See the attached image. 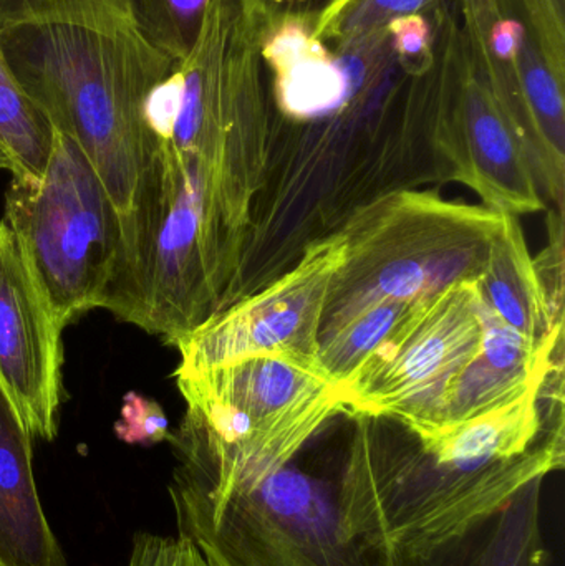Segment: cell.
Returning a JSON list of instances; mask_svg holds the SVG:
<instances>
[{
    "mask_svg": "<svg viewBox=\"0 0 565 566\" xmlns=\"http://www.w3.org/2000/svg\"><path fill=\"white\" fill-rule=\"evenodd\" d=\"M62 323L6 221H0V386L32 438L53 441L62 402Z\"/></svg>",
    "mask_w": 565,
    "mask_h": 566,
    "instance_id": "11",
    "label": "cell"
},
{
    "mask_svg": "<svg viewBox=\"0 0 565 566\" xmlns=\"http://www.w3.org/2000/svg\"><path fill=\"white\" fill-rule=\"evenodd\" d=\"M0 169H6V171L12 172V163L7 158V155L2 149H0Z\"/></svg>",
    "mask_w": 565,
    "mask_h": 566,
    "instance_id": "27",
    "label": "cell"
},
{
    "mask_svg": "<svg viewBox=\"0 0 565 566\" xmlns=\"http://www.w3.org/2000/svg\"><path fill=\"white\" fill-rule=\"evenodd\" d=\"M202 555L188 541L139 532L128 566H201Z\"/></svg>",
    "mask_w": 565,
    "mask_h": 566,
    "instance_id": "25",
    "label": "cell"
},
{
    "mask_svg": "<svg viewBox=\"0 0 565 566\" xmlns=\"http://www.w3.org/2000/svg\"><path fill=\"white\" fill-rule=\"evenodd\" d=\"M0 45L15 78L85 153L122 222L132 214L148 143V105L176 63L136 30L13 27Z\"/></svg>",
    "mask_w": 565,
    "mask_h": 566,
    "instance_id": "3",
    "label": "cell"
},
{
    "mask_svg": "<svg viewBox=\"0 0 565 566\" xmlns=\"http://www.w3.org/2000/svg\"><path fill=\"white\" fill-rule=\"evenodd\" d=\"M563 349L564 335L540 345L501 322L483 305L480 352L448 392L440 424L464 421L520 398L564 359Z\"/></svg>",
    "mask_w": 565,
    "mask_h": 566,
    "instance_id": "12",
    "label": "cell"
},
{
    "mask_svg": "<svg viewBox=\"0 0 565 566\" xmlns=\"http://www.w3.org/2000/svg\"><path fill=\"white\" fill-rule=\"evenodd\" d=\"M541 50L557 75L565 76V0H517Z\"/></svg>",
    "mask_w": 565,
    "mask_h": 566,
    "instance_id": "23",
    "label": "cell"
},
{
    "mask_svg": "<svg viewBox=\"0 0 565 566\" xmlns=\"http://www.w3.org/2000/svg\"><path fill=\"white\" fill-rule=\"evenodd\" d=\"M477 285L484 308L526 338L546 345L564 335V313L547 296L517 216L503 214Z\"/></svg>",
    "mask_w": 565,
    "mask_h": 566,
    "instance_id": "15",
    "label": "cell"
},
{
    "mask_svg": "<svg viewBox=\"0 0 565 566\" xmlns=\"http://www.w3.org/2000/svg\"><path fill=\"white\" fill-rule=\"evenodd\" d=\"M503 214L397 189L355 209L338 234L344 259L332 279L321 335L391 300H423L478 282ZM318 335V336H321Z\"/></svg>",
    "mask_w": 565,
    "mask_h": 566,
    "instance_id": "4",
    "label": "cell"
},
{
    "mask_svg": "<svg viewBox=\"0 0 565 566\" xmlns=\"http://www.w3.org/2000/svg\"><path fill=\"white\" fill-rule=\"evenodd\" d=\"M430 298V296H428ZM428 298L377 303L318 336L317 361L331 382L342 388L368 356L397 332Z\"/></svg>",
    "mask_w": 565,
    "mask_h": 566,
    "instance_id": "17",
    "label": "cell"
},
{
    "mask_svg": "<svg viewBox=\"0 0 565 566\" xmlns=\"http://www.w3.org/2000/svg\"><path fill=\"white\" fill-rule=\"evenodd\" d=\"M338 418L279 464L172 451L178 465L168 491L178 537L211 566H395L352 524V419L345 415L337 429Z\"/></svg>",
    "mask_w": 565,
    "mask_h": 566,
    "instance_id": "2",
    "label": "cell"
},
{
    "mask_svg": "<svg viewBox=\"0 0 565 566\" xmlns=\"http://www.w3.org/2000/svg\"><path fill=\"white\" fill-rule=\"evenodd\" d=\"M441 76L431 145L448 176L473 189L501 214L543 211V195L520 139L464 55L457 23L440 15Z\"/></svg>",
    "mask_w": 565,
    "mask_h": 566,
    "instance_id": "9",
    "label": "cell"
},
{
    "mask_svg": "<svg viewBox=\"0 0 565 566\" xmlns=\"http://www.w3.org/2000/svg\"><path fill=\"white\" fill-rule=\"evenodd\" d=\"M440 2L443 0H352L318 39L335 46L344 45L387 29L391 20L427 12Z\"/></svg>",
    "mask_w": 565,
    "mask_h": 566,
    "instance_id": "21",
    "label": "cell"
},
{
    "mask_svg": "<svg viewBox=\"0 0 565 566\" xmlns=\"http://www.w3.org/2000/svg\"><path fill=\"white\" fill-rule=\"evenodd\" d=\"M344 259L337 232L302 251L291 271L258 293L236 298L206 319L176 348L178 371H198L252 356L289 355L317 358L325 302Z\"/></svg>",
    "mask_w": 565,
    "mask_h": 566,
    "instance_id": "10",
    "label": "cell"
},
{
    "mask_svg": "<svg viewBox=\"0 0 565 566\" xmlns=\"http://www.w3.org/2000/svg\"><path fill=\"white\" fill-rule=\"evenodd\" d=\"M3 221L63 328L82 313L105 308L122 254V222L98 172L70 136L55 132L39 179L12 176Z\"/></svg>",
    "mask_w": 565,
    "mask_h": 566,
    "instance_id": "6",
    "label": "cell"
},
{
    "mask_svg": "<svg viewBox=\"0 0 565 566\" xmlns=\"http://www.w3.org/2000/svg\"><path fill=\"white\" fill-rule=\"evenodd\" d=\"M544 479L521 489L503 509L460 537L395 566H546L550 560L541 525Z\"/></svg>",
    "mask_w": 565,
    "mask_h": 566,
    "instance_id": "16",
    "label": "cell"
},
{
    "mask_svg": "<svg viewBox=\"0 0 565 566\" xmlns=\"http://www.w3.org/2000/svg\"><path fill=\"white\" fill-rule=\"evenodd\" d=\"M348 511L391 557L440 547L565 462L564 366L520 398L448 424L348 415Z\"/></svg>",
    "mask_w": 565,
    "mask_h": 566,
    "instance_id": "1",
    "label": "cell"
},
{
    "mask_svg": "<svg viewBox=\"0 0 565 566\" xmlns=\"http://www.w3.org/2000/svg\"><path fill=\"white\" fill-rule=\"evenodd\" d=\"M464 55L520 139L541 195L564 208L565 76L544 56L517 0H458Z\"/></svg>",
    "mask_w": 565,
    "mask_h": 566,
    "instance_id": "8",
    "label": "cell"
},
{
    "mask_svg": "<svg viewBox=\"0 0 565 566\" xmlns=\"http://www.w3.org/2000/svg\"><path fill=\"white\" fill-rule=\"evenodd\" d=\"M32 439L0 386V566H66L36 491Z\"/></svg>",
    "mask_w": 565,
    "mask_h": 566,
    "instance_id": "13",
    "label": "cell"
},
{
    "mask_svg": "<svg viewBox=\"0 0 565 566\" xmlns=\"http://www.w3.org/2000/svg\"><path fill=\"white\" fill-rule=\"evenodd\" d=\"M55 129L10 70L0 45V149L12 176L39 179L52 155Z\"/></svg>",
    "mask_w": 565,
    "mask_h": 566,
    "instance_id": "18",
    "label": "cell"
},
{
    "mask_svg": "<svg viewBox=\"0 0 565 566\" xmlns=\"http://www.w3.org/2000/svg\"><path fill=\"white\" fill-rule=\"evenodd\" d=\"M312 32L314 27L289 22L259 36L275 105L294 122L327 118L344 105L350 92L344 60Z\"/></svg>",
    "mask_w": 565,
    "mask_h": 566,
    "instance_id": "14",
    "label": "cell"
},
{
    "mask_svg": "<svg viewBox=\"0 0 565 566\" xmlns=\"http://www.w3.org/2000/svg\"><path fill=\"white\" fill-rule=\"evenodd\" d=\"M212 0H128L136 33L178 63L195 49Z\"/></svg>",
    "mask_w": 565,
    "mask_h": 566,
    "instance_id": "20",
    "label": "cell"
},
{
    "mask_svg": "<svg viewBox=\"0 0 565 566\" xmlns=\"http://www.w3.org/2000/svg\"><path fill=\"white\" fill-rule=\"evenodd\" d=\"M175 376L186 412L168 441L224 461H289L347 415L344 392L311 356H252Z\"/></svg>",
    "mask_w": 565,
    "mask_h": 566,
    "instance_id": "5",
    "label": "cell"
},
{
    "mask_svg": "<svg viewBox=\"0 0 565 566\" xmlns=\"http://www.w3.org/2000/svg\"><path fill=\"white\" fill-rule=\"evenodd\" d=\"M32 25L135 30L128 0H0V32Z\"/></svg>",
    "mask_w": 565,
    "mask_h": 566,
    "instance_id": "19",
    "label": "cell"
},
{
    "mask_svg": "<svg viewBox=\"0 0 565 566\" xmlns=\"http://www.w3.org/2000/svg\"><path fill=\"white\" fill-rule=\"evenodd\" d=\"M483 303L477 282L430 296L342 386L347 415L437 426L448 392L480 352Z\"/></svg>",
    "mask_w": 565,
    "mask_h": 566,
    "instance_id": "7",
    "label": "cell"
},
{
    "mask_svg": "<svg viewBox=\"0 0 565 566\" xmlns=\"http://www.w3.org/2000/svg\"><path fill=\"white\" fill-rule=\"evenodd\" d=\"M350 2H352V0H342L341 6H338L337 9H335L334 12L331 13V17H328V19L325 20V22L322 23V25L318 27V29L314 30V36H317V39H318V35H321V33L324 32L325 29H327L328 23H331L332 20H334L335 17H337L338 13H341L342 10H344L345 7H347L348 3H350Z\"/></svg>",
    "mask_w": 565,
    "mask_h": 566,
    "instance_id": "26",
    "label": "cell"
},
{
    "mask_svg": "<svg viewBox=\"0 0 565 566\" xmlns=\"http://www.w3.org/2000/svg\"><path fill=\"white\" fill-rule=\"evenodd\" d=\"M116 434L129 444H156L168 441L169 424L165 411L153 399L129 392L116 422Z\"/></svg>",
    "mask_w": 565,
    "mask_h": 566,
    "instance_id": "24",
    "label": "cell"
},
{
    "mask_svg": "<svg viewBox=\"0 0 565 566\" xmlns=\"http://www.w3.org/2000/svg\"><path fill=\"white\" fill-rule=\"evenodd\" d=\"M259 36L282 23L301 22L318 29L342 0H238Z\"/></svg>",
    "mask_w": 565,
    "mask_h": 566,
    "instance_id": "22",
    "label": "cell"
},
{
    "mask_svg": "<svg viewBox=\"0 0 565 566\" xmlns=\"http://www.w3.org/2000/svg\"><path fill=\"white\" fill-rule=\"evenodd\" d=\"M201 566H211V565H209L208 562H206L205 558H202Z\"/></svg>",
    "mask_w": 565,
    "mask_h": 566,
    "instance_id": "28",
    "label": "cell"
}]
</instances>
